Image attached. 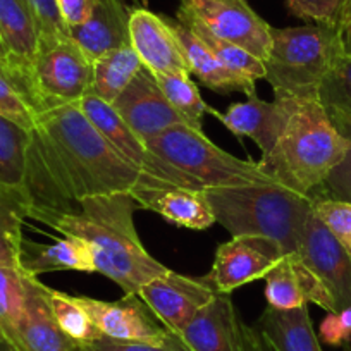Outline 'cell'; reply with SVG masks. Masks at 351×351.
<instances>
[{
    "instance_id": "cell-16",
    "label": "cell",
    "mask_w": 351,
    "mask_h": 351,
    "mask_svg": "<svg viewBox=\"0 0 351 351\" xmlns=\"http://www.w3.org/2000/svg\"><path fill=\"white\" fill-rule=\"evenodd\" d=\"M25 303L12 346L16 351H80L62 332L49 302L50 288L23 272Z\"/></svg>"
},
{
    "instance_id": "cell-18",
    "label": "cell",
    "mask_w": 351,
    "mask_h": 351,
    "mask_svg": "<svg viewBox=\"0 0 351 351\" xmlns=\"http://www.w3.org/2000/svg\"><path fill=\"white\" fill-rule=\"evenodd\" d=\"M302 100L274 99L265 102L258 97H252L246 102L232 104L226 112H219L217 119L236 136L252 138L267 155L285 131L289 117Z\"/></svg>"
},
{
    "instance_id": "cell-44",
    "label": "cell",
    "mask_w": 351,
    "mask_h": 351,
    "mask_svg": "<svg viewBox=\"0 0 351 351\" xmlns=\"http://www.w3.org/2000/svg\"><path fill=\"white\" fill-rule=\"evenodd\" d=\"M351 8V0H346V5H344V11H343V14H344V12H346L348 11V9H350ZM341 18H343V16H341ZM341 23V21H339Z\"/></svg>"
},
{
    "instance_id": "cell-10",
    "label": "cell",
    "mask_w": 351,
    "mask_h": 351,
    "mask_svg": "<svg viewBox=\"0 0 351 351\" xmlns=\"http://www.w3.org/2000/svg\"><path fill=\"white\" fill-rule=\"evenodd\" d=\"M285 256L281 245L267 236H232L217 248L207 278L219 295H229L248 282L265 278Z\"/></svg>"
},
{
    "instance_id": "cell-39",
    "label": "cell",
    "mask_w": 351,
    "mask_h": 351,
    "mask_svg": "<svg viewBox=\"0 0 351 351\" xmlns=\"http://www.w3.org/2000/svg\"><path fill=\"white\" fill-rule=\"evenodd\" d=\"M32 9L40 28V36H64L67 35L66 25L60 19L53 0H25Z\"/></svg>"
},
{
    "instance_id": "cell-2",
    "label": "cell",
    "mask_w": 351,
    "mask_h": 351,
    "mask_svg": "<svg viewBox=\"0 0 351 351\" xmlns=\"http://www.w3.org/2000/svg\"><path fill=\"white\" fill-rule=\"evenodd\" d=\"M138 204L131 193L83 198L71 212L49 215L42 224L80 238L93 253L97 272L112 279L124 295H138L152 279L169 271L148 253L134 226Z\"/></svg>"
},
{
    "instance_id": "cell-42",
    "label": "cell",
    "mask_w": 351,
    "mask_h": 351,
    "mask_svg": "<svg viewBox=\"0 0 351 351\" xmlns=\"http://www.w3.org/2000/svg\"><path fill=\"white\" fill-rule=\"evenodd\" d=\"M0 62H9L8 60V52H5L4 45H2V42H0Z\"/></svg>"
},
{
    "instance_id": "cell-8",
    "label": "cell",
    "mask_w": 351,
    "mask_h": 351,
    "mask_svg": "<svg viewBox=\"0 0 351 351\" xmlns=\"http://www.w3.org/2000/svg\"><path fill=\"white\" fill-rule=\"evenodd\" d=\"M178 21L202 26L217 38L241 47L262 62L271 52V28L246 0H181Z\"/></svg>"
},
{
    "instance_id": "cell-36",
    "label": "cell",
    "mask_w": 351,
    "mask_h": 351,
    "mask_svg": "<svg viewBox=\"0 0 351 351\" xmlns=\"http://www.w3.org/2000/svg\"><path fill=\"white\" fill-rule=\"evenodd\" d=\"M346 0H286L288 12L313 25L339 26Z\"/></svg>"
},
{
    "instance_id": "cell-7",
    "label": "cell",
    "mask_w": 351,
    "mask_h": 351,
    "mask_svg": "<svg viewBox=\"0 0 351 351\" xmlns=\"http://www.w3.org/2000/svg\"><path fill=\"white\" fill-rule=\"evenodd\" d=\"M93 60L64 36H40L29 69V86L40 112L76 106L92 93Z\"/></svg>"
},
{
    "instance_id": "cell-26",
    "label": "cell",
    "mask_w": 351,
    "mask_h": 351,
    "mask_svg": "<svg viewBox=\"0 0 351 351\" xmlns=\"http://www.w3.org/2000/svg\"><path fill=\"white\" fill-rule=\"evenodd\" d=\"M317 100L337 133L351 143V53H341L324 80Z\"/></svg>"
},
{
    "instance_id": "cell-1",
    "label": "cell",
    "mask_w": 351,
    "mask_h": 351,
    "mask_svg": "<svg viewBox=\"0 0 351 351\" xmlns=\"http://www.w3.org/2000/svg\"><path fill=\"white\" fill-rule=\"evenodd\" d=\"M165 184L128 164L77 104L38 114L26 167V217L42 222L83 198Z\"/></svg>"
},
{
    "instance_id": "cell-9",
    "label": "cell",
    "mask_w": 351,
    "mask_h": 351,
    "mask_svg": "<svg viewBox=\"0 0 351 351\" xmlns=\"http://www.w3.org/2000/svg\"><path fill=\"white\" fill-rule=\"evenodd\" d=\"M77 107L83 110L88 119L92 121L93 126L110 141V145L119 152L121 157L134 169L152 176V178H157L164 183L172 184V186L204 190L197 181L188 178L186 174L172 167L171 164L157 157L154 152L148 150L147 143L121 119V116L110 104L104 102L99 97L90 93L77 104Z\"/></svg>"
},
{
    "instance_id": "cell-45",
    "label": "cell",
    "mask_w": 351,
    "mask_h": 351,
    "mask_svg": "<svg viewBox=\"0 0 351 351\" xmlns=\"http://www.w3.org/2000/svg\"><path fill=\"white\" fill-rule=\"evenodd\" d=\"M141 2H145V0H141Z\"/></svg>"
},
{
    "instance_id": "cell-22",
    "label": "cell",
    "mask_w": 351,
    "mask_h": 351,
    "mask_svg": "<svg viewBox=\"0 0 351 351\" xmlns=\"http://www.w3.org/2000/svg\"><path fill=\"white\" fill-rule=\"evenodd\" d=\"M131 11L124 0H97L90 19L81 26L67 28V35L95 60L110 50L131 45Z\"/></svg>"
},
{
    "instance_id": "cell-35",
    "label": "cell",
    "mask_w": 351,
    "mask_h": 351,
    "mask_svg": "<svg viewBox=\"0 0 351 351\" xmlns=\"http://www.w3.org/2000/svg\"><path fill=\"white\" fill-rule=\"evenodd\" d=\"M313 210L337 241L351 253V204L332 198H313Z\"/></svg>"
},
{
    "instance_id": "cell-15",
    "label": "cell",
    "mask_w": 351,
    "mask_h": 351,
    "mask_svg": "<svg viewBox=\"0 0 351 351\" xmlns=\"http://www.w3.org/2000/svg\"><path fill=\"white\" fill-rule=\"evenodd\" d=\"M74 298L86 310L102 337L107 339L160 343L169 334L138 295H124V298L117 302H104L83 295Z\"/></svg>"
},
{
    "instance_id": "cell-11",
    "label": "cell",
    "mask_w": 351,
    "mask_h": 351,
    "mask_svg": "<svg viewBox=\"0 0 351 351\" xmlns=\"http://www.w3.org/2000/svg\"><path fill=\"white\" fill-rule=\"evenodd\" d=\"M215 295H219L217 289L207 276L190 278L171 269L147 282L138 293L158 322L172 334H180Z\"/></svg>"
},
{
    "instance_id": "cell-17",
    "label": "cell",
    "mask_w": 351,
    "mask_h": 351,
    "mask_svg": "<svg viewBox=\"0 0 351 351\" xmlns=\"http://www.w3.org/2000/svg\"><path fill=\"white\" fill-rule=\"evenodd\" d=\"M131 47L140 57L143 67L154 74H188L186 59L180 42L171 28L169 18L158 16L145 8L131 11L130 18Z\"/></svg>"
},
{
    "instance_id": "cell-40",
    "label": "cell",
    "mask_w": 351,
    "mask_h": 351,
    "mask_svg": "<svg viewBox=\"0 0 351 351\" xmlns=\"http://www.w3.org/2000/svg\"><path fill=\"white\" fill-rule=\"evenodd\" d=\"M66 28L81 26L90 19L97 0H53Z\"/></svg>"
},
{
    "instance_id": "cell-3",
    "label": "cell",
    "mask_w": 351,
    "mask_h": 351,
    "mask_svg": "<svg viewBox=\"0 0 351 351\" xmlns=\"http://www.w3.org/2000/svg\"><path fill=\"white\" fill-rule=\"evenodd\" d=\"M350 148L351 143L330 124L319 100H302L258 165L278 184L313 200Z\"/></svg>"
},
{
    "instance_id": "cell-43",
    "label": "cell",
    "mask_w": 351,
    "mask_h": 351,
    "mask_svg": "<svg viewBox=\"0 0 351 351\" xmlns=\"http://www.w3.org/2000/svg\"><path fill=\"white\" fill-rule=\"evenodd\" d=\"M0 351H16V350L12 344L5 343V341H0Z\"/></svg>"
},
{
    "instance_id": "cell-37",
    "label": "cell",
    "mask_w": 351,
    "mask_h": 351,
    "mask_svg": "<svg viewBox=\"0 0 351 351\" xmlns=\"http://www.w3.org/2000/svg\"><path fill=\"white\" fill-rule=\"evenodd\" d=\"M80 351H190L183 341L176 334L169 332L167 337L160 343H126V341H114L107 337L84 343L77 346Z\"/></svg>"
},
{
    "instance_id": "cell-20",
    "label": "cell",
    "mask_w": 351,
    "mask_h": 351,
    "mask_svg": "<svg viewBox=\"0 0 351 351\" xmlns=\"http://www.w3.org/2000/svg\"><path fill=\"white\" fill-rule=\"evenodd\" d=\"M138 207L160 214L165 221L184 229L204 231L215 224V215L204 190L183 186L140 188L131 191Z\"/></svg>"
},
{
    "instance_id": "cell-27",
    "label": "cell",
    "mask_w": 351,
    "mask_h": 351,
    "mask_svg": "<svg viewBox=\"0 0 351 351\" xmlns=\"http://www.w3.org/2000/svg\"><path fill=\"white\" fill-rule=\"evenodd\" d=\"M29 143V131L0 116V188L21 198L25 208Z\"/></svg>"
},
{
    "instance_id": "cell-30",
    "label": "cell",
    "mask_w": 351,
    "mask_h": 351,
    "mask_svg": "<svg viewBox=\"0 0 351 351\" xmlns=\"http://www.w3.org/2000/svg\"><path fill=\"white\" fill-rule=\"evenodd\" d=\"M157 80L158 86L167 97L171 106L174 107L181 116H184L190 123L191 128L198 131H204V119L205 114L217 117V110L212 109L210 106L204 102L200 97L197 84L190 80L188 74H174V73H165V74H154Z\"/></svg>"
},
{
    "instance_id": "cell-33",
    "label": "cell",
    "mask_w": 351,
    "mask_h": 351,
    "mask_svg": "<svg viewBox=\"0 0 351 351\" xmlns=\"http://www.w3.org/2000/svg\"><path fill=\"white\" fill-rule=\"evenodd\" d=\"M25 303L23 271L0 263V341L12 344Z\"/></svg>"
},
{
    "instance_id": "cell-24",
    "label": "cell",
    "mask_w": 351,
    "mask_h": 351,
    "mask_svg": "<svg viewBox=\"0 0 351 351\" xmlns=\"http://www.w3.org/2000/svg\"><path fill=\"white\" fill-rule=\"evenodd\" d=\"M19 269L32 278L64 271L97 272L93 253L88 243L71 236L53 239L49 245L23 238Z\"/></svg>"
},
{
    "instance_id": "cell-23",
    "label": "cell",
    "mask_w": 351,
    "mask_h": 351,
    "mask_svg": "<svg viewBox=\"0 0 351 351\" xmlns=\"http://www.w3.org/2000/svg\"><path fill=\"white\" fill-rule=\"evenodd\" d=\"M169 23H171L176 38L180 42L181 50H183L190 74H195L200 80V83H204L214 92L221 93V95L241 92L248 99L256 97L255 81L239 76V74L228 69L186 25L180 23L178 19H169Z\"/></svg>"
},
{
    "instance_id": "cell-25",
    "label": "cell",
    "mask_w": 351,
    "mask_h": 351,
    "mask_svg": "<svg viewBox=\"0 0 351 351\" xmlns=\"http://www.w3.org/2000/svg\"><path fill=\"white\" fill-rule=\"evenodd\" d=\"M0 42L8 52L9 66L19 71L29 83L40 28L25 0H0Z\"/></svg>"
},
{
    "instance_id": "cell-13",
    "label": "cell",
    "mask_w": 351,
    "mask_h": 351,
    "mask_svg": "<svg viewBox=\"0 0 351 351\" xmlns=\"http://www.w3.org/2000/svg\"><path fill=\"white\" fill-rule=\"evenodd\" d=\"M176 336L190 351H255L252 327L226 295H215Z\"/></svg>"
},
{
    "instance_id": "cell-28",
    "label": "cell",
    "mask_w": 351,
    "mask_h": 351,
    "mask_svg": "<svg viewBox=\"0 0 351 351\" xmlns=\"http://www.w3.org/2000/svg\"><path fill=\"white\" fill-rule=\"evenodd\" d=\"M141 67L143 64L131 45L104 53L93 60L92 93L112 106Z\"/></svg>"
},
{
    "instance_id": "cell-34",
    "label": "cell",
    "mask_w": 351,
    "mask_h": 351,
    "mask_svg": "<svg viewBox=\"0 0 351 351\" xmlns=\"http://www.w3.org/2000/svg\"><path fill=\"white\" fill-rule=\"evenodd\" d=\"M186 26L212 50V53H214L228 69L232 71V73L239 74V76H245L253 81L263 80V77H265V64H263L258 57L252 56V53L246 52L241 47L234 45V43L217 38V36L208 33L207 29L202 28V26L193 25V23H188Z\"/></svg>"
},
{
    "instance_id": "cell-12",
    "label": "cell",
    "mask_w": 351,
    "mask_h": 351,
    "mask_svg": "<svg viewBox=\"0 0 351 351\" xmlns=\"http://www.w3.org/2000/svg\"><path fill=\"white\" fill-rule=\"evenodd\" d=\"M298 255L332 296L336 312L351 305V253L337 241L315 210L310 212L305 222Z\"/></svg>"
},
{
    "instance_id": "cell-31",
    "label": "cell",
    "mask_w": 351,
    "mask_h": 351,
    "mask_svg": "<svg viewBox=\"0 0 351 351\" xmlns=\"http://www.w3.org/2000/svg\"><path fill=\"white\" fill-rule=\"evenodd\" d=\"M25 204L19 197L0 188V263L19 269Z\"/></svg>"
},
{
    "instance_id": "cell-21",
    "label": "cell",
    "mask_w": 351,
    "mask_h": 351,
    "mask_svg": "<svg viewBox=\"0 0 351 351\" xmlns=\"http://www.w3.org/2000/svg\"><path fill=\"white\" fill-rule=\"evenodd\" d=\"M252 334L255 351H322L306 305L293 310L267 306Z\"/></svg>"
},
{
    "instance_id": "cell-38",
    "label": "cell",
    "mask_w": 351,
    "mask_h": 351,
    "mask_svg": "<svg viewBox=\"0 0 351 351\" xmlns=\"http://www.w3.org/2000/svg\"><path fill=\"white\" fill-rule=\"evenodd\" d=\"M315 198H332L351 204V148L343 162L330 172Z\"/></svg>"
},
{
    "instance_id": "cell-32",
    "label": "cell",
    "mask_w": 351,
    "mask_h": 351,
    "mask_svg": "<svg viewBox=\"0 0 351 351\" xmlns=\"http://www.w3.org/2000/svg\"><path fill=\"white\" fill-rule=\"evenodd\" d=\"M49 302L50 308H52L53 317H56L57 324L62 329V332L67 337L74 341L80 346L84 343H92L102 337L100 330L90 319L86 310L76 302V298L67 293L56 291L50 289L49 291Z\"/></svg>"
},
{
    "instance_id": "cell-4",
    "label": "cell",
    "mask_w": 351,
    "mask_h": 351,
    "mask_svg": "<svg viewBox=\"0 0 351 351\" xmlns=\"http://www.w3.org/2000/svg\"><path fill=\"white\" fill-rule=\"evenodd\" d=\"M215 222L232 236L258 234L278 241L286 255L298 253L303 228L313 210L312 198L282 184H246L204 190Z\"/></svg>"
},
{
    "instance_id": "cell-41",
    "label": "cell",
    "mask_w": 351,
    "mask_h": 351,
    "mask_svg": "<svg viewBox=\"0 0 351 351\" xmlns=\"http://www.w3.org/2000/svg\"><path fill=\"white\" fill-rule=\"evenodd\" d=\"M337 29H339V36H341V43H343L344 53H351V8L343 14Z\"/></svg>"
},
{
    "instance_id": "cell-29",
    "label": "cell",
    "mask_w": 351,
    "mask_h": 351,
    "mask_svg": "<svg viewBox=\"0 0 351 351\" xmlns=\"http://www.w3.org/2000/svg\"><path fill=\"white\" fill-rule=\"evenodd\" d=\"M38 114L28 80L9 62H0V116L32 133Z\"/></svg>"
},
{
    "instance_id": "cell-5",
    "label": "cell",
    "mask_w": 351,
    "mask_h": 351,
    "mask_svg": "<svg viewBox=\"0 0 351 351\" xmlns=\"http://www.w3.org/2000/svg\"><path fill=\"white\" fill-rule=\"evenodd\" d=\"M271 38L263 80L274 90V99H317L320 81L344 53L339 29L326 25L271 28Z\"/></svg>"
},
{
    "instance_id": "cell-19",
    "label": "cell",
    "mask_w": 351,
    "mask_h": 351,
    "mask_svg": "<svg viewBox=\"0 0 351 351\" xmlns=\"http://www.w3.org/2000/svg\"><path fill=\"white\" fill-rule=\"evenodd\" d=\"M263 279L265 298L272 308L293 310L315 303L327 313L336 312L332 296L298 253L286 255Z\"/></svg>"
},
{
    "instance_id": "cell-6",
    "label": "cell",
    "mask_w": 351,
    "mask_h": 351,
    "mask_svg": "<svg viewBox=\"0 0 351 351\" xmlns=\"http://www.w3.org/2000/svg\"><path fill=\"white\" fill-rule=\"evenodd\" d=\"M148 150L197 181L204 190L276 183L258 162L243 160L212 143L204 131L176 124L147 141Z\"/></svg>"
},
{
    "instance_id": "cell-14",
    "label": "cell",
    "mask_w": 351,
    "mask_h": 351,
    "mask_svg": "<svg viewBox=\"0 0 351 351\" xmlns=\"http://www.w3.org/2000/svg\"><path fill=\"white\" fill-rule=\"evenodd\" d=\"M112 107L145 143L176 124L190 126L186 117L171 106L154 73L147 67L138 71L126 90L114 100Z\"/></svg>"
}]
</instances>
